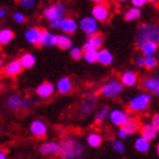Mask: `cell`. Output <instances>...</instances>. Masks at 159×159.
<instances>
[{
  "label": "cell",
  "instance_id": "31",
  "mask_svg": "<svg viewBox=\"0 0 159 159\" xmlns=\"http://www.w3.org/2000/svg\"><path fill=\"white\" fill-rule=\"evenodd\" d=\"M109 108L108 107H103L101 109H99L94 115V122L97 124H102L107 118H108V115H109Z\"/></svg>",
  "mask_w": 159,
  "mask_h": 159
},
{
  "label": "cell",
  "instance_id": "2",
  "mask_svg": "<svg viewBox=\"0 0 159 159\" xmlns=\"http://www.w3.org/2000/svg\"><path fill=\"white\" fill-rule=\"evenodd\" d=\"M136 44L141 47L146 42H155L159 41V27L156 24H141L136 31Z\"/></svg>",
  "mask_w": 159,
  "mask_h": 159
},
{
  "label": "cell",
  "instance_id": "6",
  "mask_svg": "<svg viewBox=\"0 0 159 159\" xmlns=\"http://www.w3.org/2000/svg\"><path fill=\"white\" fill-rule=\"evenodd\" d=\"M79 27L88 37H91V35L98 33V22L92 16H86L82 18L79 24Z\"/></svg>",
  "mask_w": 159,
  "mask_h": 159
},
{
  "label": "cell",
  "instance_id": "42",
  "mask_svg": "<svg viewBox=\"0 0 159 159\" xmlns=\"http://www.w3.org/2000/svg\"><path fill=\"white\" fill-rule=\"evenodd\" d=\"M131 2L135 8H141L147 3V0H131Z\"/></svg>",
  "mask_w": 159,
  "mask_h": 159
},
{
  "label": "cell",
  "instance_id": "1",
  "mask_svg": "<svg viewBox=\"0 0 159 159\" xmlns=\"http://www.w3.org/2000/svg\"><path fill=\"white\" fill-rule=\"evenodd\" d=\"M58 156L61 159H81L84 156V144L74 136H65L59 142Z\"/></svg>",
  "mask_w": 159,
  "mask_h": 159
},
{
  "label": "cell",
  "instance_id": "7",
  "mask_svg": "<svg viewBox=\"0 0 159 159\" xmlns=\"http://www.w3.org/2000/svg\"><path fill=\"white\" fill-rule=\"evenodd\" d=\"M129 117L131 116L129 115L127 111H125V110L123 109H118V108L109 110V115H108V118H109L110 123L115 126H118V127H122Z\"/></svg>",
  "mask_w": 159,
  "mask_h": 159
},
{
  "label": "cell",
  "instance_id": "47",
  "mask_svg": "<svg viewBox=\"0 0 159 159\" xmlns=\"http://www.w3.org/2000/svg\"><path fill=\"white\" fill-rule=\"evenodd\" d=\"M91 1L96 2L97 5H98V3H105V1H106V0H91Z\"/></svg>",
  "mask_w": 159,
  "mask_h": 159
},
{
  "label": "cell",
  "instance_id": "50",
  "mask_svg": "<svg viewBox=\"0 0 159 159\" xmlns=\"http://www.w3.org/2000/svg\"><path fill=\"white\" fill-rule=\"evenodd\" d=\"M118 1H120V2H125V1H127V0H118Z\"/></svg>",
  "mask_w": 159,
  "mask_h": 159
},
{
  "label": "cell",
  "instance_id": "29",
  "mask_svg": "<svg viewBox=\"0 0 159 159\" xmlns=\"http://www.w3.org/2000/svg\"><path fill=\"white\" fill-rule=\"evenodd\" d=\"M57 46L63 50L70 49L73 47V41L70 35H57Z\"/></svg>",
  "mask_w": 159,
  "mask_h": 159
},
{
  "label": "cell",
  "instance_id": "32",
  "mask_svg": "<svg viewBox=\"0 0 159 159\" xmlns=\"http://www.w3.org/2000/svg\"><path fill=\"white\" fill-rule=\"evenodd\" d=\"M140 16H141V9L140 8H131L125 13L124 15V18L125 20H129V22H132V20H139Z\"/></svg>",
  "mask_w": 159,
  "mask_h": 159
},
{
  "label": "cell",
  "instance_id": "13",
  "mask_svg": "<svg viewBox=\"0 0 159 159\" xmlns=\"http://www.w3.org/2000/svg\"><path fill=\"white\" fill-rule=\"evenodd\" d=\"M58 150H59V143L55 141H48L39 147V152L42 156H56L58 155Z\"/></svg>",
  "mask_w": 159,
  "mask_h": 159
},
{
  "label": "cell",
  "instance_id": "3",
  "mask_svg": "<svg viewBox=\"0 0 159 159\" xmlns=\"http://www.w3.org/2000/svg\"><path fill=\"white\" fill-rule=\"evenodd\" d=\"M151 100H152V96L150 93H139L129 100V109L133 113L144 111L149 108Z\"/></svg>",
  "mask_w": 159,
  "mask_h": 159
},
{
  "label": "cell",
  "instance_id": "44",
  "mask_svg": "<svg viewBox=\"0 0 159 159\" xmlns=\"http://www.w3.org/2000/svg\"><path fill=\"white\" fill-rule=\"evenodd\" d=\"M60 22H61V20H50V26L52 27V29H59V27H60Z\"/></svg>",
  "mask_w": 159,
  "mask_h": 159
},
{
  "label": "cell",
  "instance_id": "9",
  "mask_svg": "<svg viewBox=\"0 0 159 159\" xmlns=\"http://www.w3.org/2000/svg\"><path fill=\"white\" fill-rule=\"evenodd\" d=\"M97 106V98L94 96H88L83 99L81 106H80V115L81 117L89 116L92 113Z\"/></svg>",
  "mask_w": 159,
  "mask_h": 159
},
{
  "label": "cell",
  "instance_id": "23",
  "mask_svg": "<svg viewBox=\"0 0 159 159\" xmlns=\"http://www.w3.org/2000/svg\"><path fill=\"white\" fill-rule=\"evenodd\" d=\"M122 129H124L129 135H131V134H134V133L140 129V123H139V120L136 118H134V117H129L125 122V124L122 126Z\"/></svg>",
  "mask_w": 159,
  "mask_h": 159
},
{
  "label": "cell",
  "instance_id": "28",
  "mask_svg": "<svg viewBox=\"0 0 159 159\" xmlns=\"http://www.w3.org/2000/svg\"><path fill=\"white\" fill-rule=\"evenodd\" d=\"M140 49H141L142 53L144 55V57L146 56H155V53H156L157 50H158V43L146 42L140 47Z\"/></svg>",
  "mask_w": 159,
  "mask_h": 159
},
{
  "label": "cell",
  "instance_id": "26",
  "mask_svg": "<svg viewBox=\"0 0 159 159\" xmlns=\"http://www.w3.org/2000/svg\"><path fill=\"white\" fill-rule=\"evenodd\" d=\"M57 90L58 92L61 94H66V93L70 92L72 90V81L70 77H61L57 83Z\"/></svg>",
  "mask_w": 159,
  "mask_h": 159
},
{
  "label": "cell",
  "instance_id": "38",
  "mask_svg": "<svg viewBox=\"0 0 159 159\" xmlns=\"http://www.w3.org/2000/svg\"><path fill=\"white\" fill-rule=\"evenodd\" d=\"M13 18H14V20L18 24H23L24 22H25V20H26L25 16H24V14L20 13V11H15V13L13 14Z\"/></svg>",
  "mask_w": 159,
  "mask_h": 159
},
{
  "label": "cell",
  "instance_id": "36",
  "mask_svg": "<svg viewBox=\"0 0 159 159\" xmlns=\"http://www.w3.org/2000/svg\"><path fill=\"white\" fill-rule=\"evenodd\" d=\"M97 52L98 51H83V57L86 63H97Z\"/></svg>",
  "mask_w": 159,
  "mask_h": 159
},
{
  "label": "cell",
  "instance_id": "17",
  "mask_svg": "<svg viewBox=\"0 0 159 159\" xmlns=\"http://www.w3.org/2000/svg\"><path fill=\"white\" fill-rule=\"evenodd\" d=\"M120 83L123 86L132 88L138 83V74L133 70H126L120 75Z\"/></svg>",
  "mask_w": 159,
  "mask_h": 159
},
{
  "label": "cell",
  "instance_id": "14",
  "mask_svg": "<svg viewBox=\"0 0 159 159\" xmlns=\"http://www.w3.org/2000/svg\"><path fill=\"white\" fill-rule=\"evenodd\" d=\"M77 27H79V24L75 20L70 18V17H64L61 18V22H60V30L63 31L65 34H73L76 32Z\"/></svg>",
  "mask_w": 159,
  "mask_h": 159
},
{
  "label": "cell",
  "instance_id": "37",
  "mask_svg": "<svg viewBox=\"0 0 159 159\" xmlns=\"http://www.w3.org/2000/svg\"><path fill=\"white\" fill-rule=\"evenodd\" d=\"M20 5L24 9H33L37 5V0H20Z\"/></svg>",
  "mask_w": 159,
  "mask_h": 159
},
{
  "label": "cell",
  "instance_id": "16",
  "mask_svg": "<svg viewBox=\"0 0 159 159\" xmlns=\"http://www.w3.org/2000/svg\"><path fill=\"white\" fill-rule=\"evenodd\" d=\"M143 86L144 89L149 91L150 94H157L159 93V79L158 76H148L143 80Z\"/></svg>",
  "mask_w": 159,
  "mask_h": 159
},
{
  "label": "cell",
  "instance_id": "25",
  "mask_svg": "<svg viewBox=\"0 0 159 159\" xmlns=\"http://www.w3.org/2000/svg\"><path fill=\"white\" fill-rule=\"evenodd\" d=\"M18 60H20V65H22L23 68H32V67L35 65V61H37L35 56L31 52L23 53L22 57H20Z\"/></svg>",
  "mask_w": 159,
  "mask_h": 159
},
{
  "label": "cell",
  "instance_id": "51",
  "mask_svg": "<svg viewBox=\"0 0 159 159\" xmlns=\"http://www.w3.org/2000/svg\"><path fill=\"white\" fill-rule=\"evenodd\" d=\"M1 88H2V86H1V84H0V92H1Z\"/></svg>",
  "mask_w": 159,
  "mask_h": 159
},
{
  "label": "cell",
  "instance_id": "33",
  "mask_svg": "<svg viewBox=\"0 0 159 159\" xmlns=\"http://www.w3.org/2000/svg\"><path fill=\"white\" fill-rule=\"evenodd\" d=\"M111 148H113V150L115 151V152L119 153V155H123V153L125 152V144H124V142H123L122 140H114L113 142H111Z\"/></svg>",
  "mask_w": 159,
  "mask_h": 159
},
{
  "label": "cell",
  "instance_id": "5",
  "mask_svg": "<svg viewBox=\"0 0 159 159\" xmlns=\"http://www.w3.org/2000/svg\"><path fill=\"white\" fill-rule=\"evenodd\" d=\"M65 14H66V6L61 2H56L44 9L43 17L50 22L53 20H61L65 17Z\"/></svg>",
  "mask_w": 159,
  "mask_h": 159
},
{
  "label": "cell",
  "instance_id": "34",
  "mask_svg": "<svg viewBox=\"0 0 159 159\" xmlns=\"http://www.w3.org/2000/svg\"><path fill=\"white\" fill-rule=\"evenodd\" d=\"M158 65V59L155 56H146L144 57V66L148 70H153Z\"/></svg>",
  "mask_w": 159,
  "mask_h": 159
},
{
  "label": "cell",
  "instance_id": "48",
  "mask_svg": "<svg viewBox=\"0 0 159 159\" xmlns=\"http://www.w3.org/2000/svg\"><path fill=\"white\" fill-rule=\"evenodd\" d=\"M147 2H157V0H147Z\"/></svg>",
  "mask_w": 159,
  "mask_h": 159
},
{
  "label": "cell",
  "instance_id": "30",
  "mask_svg": "<svg viewBox=\"0 0 159 159\" xmlns=\"http://www.w3.org/2000/svg\"><path fill=\"white\" fill-rule=\"evenodd\" d=\"M14 32L9 29H2L0 30V44L1 46H6L13 40Z\"/></svg>",
  "mask_w": 159,
  "mask_h": 159
},
{
  "label": "cell",
  "instance_id": "46",
  "mask_svg": "<svg viewBox=\"0 0 159 159\" xmlns=\"http://www.w3.org/2000/svg\"><path fill=\"white\" fill-rule=\"evenodd\" d=\"M5 15H6V10L3 9V8H0V18L5 17Z\"/></svg>",
  "mask_w": 159,
  "mask_h": 159
},
{
  "label": "cell",
  "instance_id": "11",
  "mask_svg": "<svg viewBox=\"0 0 159 159\" xmlns=\"http://www.w3.org/2000/svg\"><path fill=\"white\" fill-rule=\"evenodd\" d=\"M92 17L97 22H106L109 18V8L106 3H98L93 7Z\"/></svg>",
  "mask_w": 159,
  "mask_h": 159
},
{
  "label": "cell",
  "instance_id": "35",
  "mask_svg": "<svg viewBox=\"0 0 159 159\" xmlns=\"http://www.w3.org/2000/svg\"><path fill=\"white\" fill-rule=\"evenodd\" d=\"M70 55L74 60H80L83 58V50L80 47H72L70 50Z\"/></svg>",
  "mask_w": 159,
  "mask_h": 159
},
{
  "label": "cell",
  "instance_id": "40",
  "mask_svg": "<svg viewBox=\"0 0 159 159\" xmlns=\"http://www.w3.org/2000/svg\"><path fill=\"white\" fill-rule=\"evenodd\" d=\"M150 124L155 127V129L158 131L159 129V115L158 114H155L152 117H151V120H150Z\"/></svg>",
  "mask_w": 159,
  "mask_h": 159
},
{
  "label": "cell",
  "instance_id": "41",
  "mask_svg": "<svg viewBox=\"0 0 159 159\" xmlns=\"http://www.w3.org/2000/svg\"><path fill=\"white\" fill-rule=\"evenodd\" d=\"M134 65L136 67H143L144 66V56H139L134 59Z\"/></svg>",
  "mask_w": 159,
  "mask_h": 159
},
{
  "label": "cell",
  "instance_id": "45",
  "mask_svg": "<svg viewBox=\"0 0 159 159\" xmlns=\"http://www.w3.org/2000/svg\"><path fill=\"white\" fill-rule=\"evenodd\" d=\"M0 159H7V155L5 151H2V150H0Z\"/></svg>",
  "mask_w": 159,
  "mask_h": 159
},
{
  "label": "cell",
  "instance_id": "12",
  "mask_svg": "<svg viewBox=\"0 0 159 159\" xmlns=\"http://www.w3.org/2000/svg\"><path fill=\"white\" fill-rule=\"evenodd\" d=\"M30 132L35 138H44L48 132L47 124L41 119H34L30 125Z\"/></svg>",
  "mask_w": 159,
  "mask_h": 159
},
{
  "label": "cell",
  "instance_id": "20",
  "mask_svg": "<svg viewBox=\"0 0 159 159\" xmlns=\"http://www.w3.org/2000/svg\"><path fill=\"white\" fill-rule=\"evenodd\" d=\"M140 132H141V136L142 138H144L146 140H148V141H152V140H155L157 138V133H158V131H157L155 127H153L151 124H143L141 127H140Z\"/></svg>",
  "mask_w": 159,
  "mask_h": 159
},
{
  "label": "cell",
  "instance_id": "15",
  "mask_svg": "<svg viewBox=\"0 0 159 159\" xmlns=\"http://www.w3.org/2000/svg\"><path fill=\"white\" fill-rule=\"evenodd\" d=\"M22 70H23V67L20 65V60L14 59V60H11V61H9V63L5 66L3 73H5V75H7V76L13 77V76L18 75L20 73H22Z\"/></svg>",
  "mask_w": 159,
  "mask_h": 159
},
{
  "label": "cell",
  "instance_id": "19",
  "mask_svg": "<svg viewBox=\"0 0 159 159\" xmlns=\"http://www.w3.org/2000/svg\"><path fill=\"white\" fill-rule=\"evenodd\" d=\"M55 92V85L51 82H43L37 88V94L40 98H49Z\"/></svg>",
  "mask_w": 159,
  "mask_h": 159
},
{
  "label": "cell",
  "instance_id": "8",
  "mask_svg": "<svg viewBox=\"0 0 159 159\" xmlns=\"http://www.w3.org/2000/svg\"><path fill=\"white\" fill-rule=\"evenodd\" d=\"M103 43V38L100 34H94L88 37L86 41L83 44V51H98Z\"/></svg>",
  "mask_w": 159,
  "mask_h": 159
},
{
  "label": "cell",
  "instance_id": "21",
  "mask_svg": "<svg viewBox=\"0 0 159 159\" xmlns=\"http://www.w3.org/2000/svg\"><path fill=\"white\" fill-rule=\"evenodd\" d=\"M22 100H23V97L20 94H17V93L11 94L7 99V106L11 110H20L22 109Z\"/></svg>",
  "mask_w": 159,
  "mask_h": 159
},
{
  "label": "cell",
  "instance_id": "27",
  "mask_svg": "<svg viewBox=\"0 0 159 159\" xmlns=\"http://www.w3.org/2000/svg\"><path fill=\"white\" fill-rule=\"evenodd\" d=\"M86 143L91 148H99L102 143V138L99 133L92 132L88 134V136H86Z\"/></svg>",
  "mask_w": 159,
  "mask_h": 159
},
{
  "label": "cell",
  "instance_id": "10",
  "mask_svg": "<svg viewBox=\"0 0 159 159\" xmlns=\"http://www.w3.org/2000/svg\"><path fill=\"white\" fill-rule=\"evenodd\" d=\"M42 29L40 27H30L26 30L24 38L27 42L32 46H39L41 44V39H42Z\"/></svg>",
  "mask_w": 159,
  "mask_h": 159
},
{
  "label": "cell",
  "instance_id": "18",
  "mask_svg": "<svg viewBox=\"0 0 159 159\" xmlns=\"http://www.w3.org/2000/svg\"><path fill=\"white\" fill-rule=\"evenodd\" d=\"M97 61H98L99 64H101V65H103V66L111 65L114 61L113 53L107 49L98 50V52H97Z\"/></svg>",
  "mask_w": 159,
  "mask_h": 159
},
{
  "label": "cell",
  "instance_id": "24",
  "mask_svg": "<svg viewBox=\"0 0 159 159\" xmlns=\"http://www.w3.org/2000/svg\"><path fill=\"white\" fill-rule=\"evenodd\" d=\"M150 141L146 140L142 136H139V138H136L135 141H134V148L138 152H141V153H146L148 152L150 150Z\"/></svg>",
  "mask_w": 159,
  "mask_h": 159
},
{
  "label": "cell",
  "instance_id": "39",
  "mask_svg": "<svg viewBox=\"0 0 159 159\" xmlns=\"http://www.w3.org/2000/svg\"><path fill=\"white\" fill-rule=\"evenodd\" d=\"M33 106V100L29 98H23L22 100V109H30Z\"/></svg>",
  "mask_w": 159,
  "mask_h": 159
},
{
  "label": "cell",
  "instance_id": "43",
  "mask_svg": "<svg viewBox=\"0 0 159 159\" xmlns=\"http://www.w3.org/2000/svg\"><path fill=\"white\" fill-rule=\"evenodd\" d=\"M129 136V134L124 131V129H122V127H119L118 129V131H117V139L118 140H124V139H126Z\"/></svg>",
  "mask_w": 159,
  "mask_h": 159
},
{
  "label": "cell",
  "instance_id": "4",
  "mask_svg": "<svg viewBox=\"0 0 159 159\" xmlns=\"http://www.w3.org/2000/svg\"><path fill=\"white\" fill-rule=\"evenodd\" d=\"M123 92V84L118 80H108L101 88H100V94L106 98L116 99Z\"/></svg>",
  "mask_w": 159,
  "mask_h": 159
},
{
  "label": "cell",
  "instance_id": "22",
  "mask_svg": "<svg viewBox=\"0 0 159 159\" xmlns=\"http://www.w3.org/2000/svg\"><path fill=\"white\" fill-rule=\"evenodd\" d=\"M41 44L44 47H55L57 46V34L51 33L49 31H42V39H41Z\"/></svg>",
  "mask_w": 159,
  "mask_h": 159
},
{
  "label": "cell",
  "instance_id": "49",
  "mask_svg": "<svg viewBox=\"0 0 159 159\" xmlns=\"http://www.w3.org/2000/svg\"><path fill=\"white\" fill-rule=\"evenodd\" d=\"M1 67H2V59L0 58V68H1Z\"/></svg>",
  "mask_w": 159,
  "mask_h": 159
}]
</instances>
